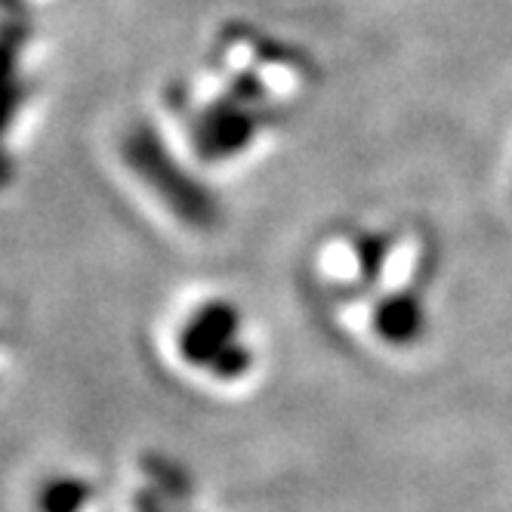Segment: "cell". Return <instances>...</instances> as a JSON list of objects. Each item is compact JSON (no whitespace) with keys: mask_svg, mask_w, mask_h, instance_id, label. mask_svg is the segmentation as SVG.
Wrapping results in <instances>:
<instances>
[{"mask_svg":"<svg viewBox=\"0 0 512 512\" xmlns=\"http://www.w3.org/2000/svg\"><path fill=\"white\" fill-rule=\"evenodd\" d=\"M22 34L7 28L0 31V142L13 130V121L25 99L22 81Z\"/></svg>","mask_w":512,"mask_h":512,"instance_id":"3","label":"cell"},{"mask_svg":"<svg viewBox=\"0 0 512 512\" xmlns=\"http://www.w3.org/2000/svg\"><path fill=\"white\" fill-rule=\"evenodd\" d=\"M238 321L235 312L226 306H204L198 309L186 331L179 337V352L192 364H207L210 371H219V377H232L247 361L241 346L235 343Z\"/></svg>","mask_w":512,"mask_h":512,"instance_id":"2","label":"cell"},{"mask_svg":"<svg viewBox=\"0 0 512 512\" xmlns=\"http://www.w3.org/2000/svg\"><path fill=\"white\" fill-rule=\"evenodd\" d=\"M124 158L139 173V179L145 182V186H149L152 192H158L161 204H167L176 216L189 219V223L198 229H204L213 219L210 195L201 186H195L186 170L176 167V161L164 149V142L152 130L136 127L133 133H127Z\"/></svg>","mask_w":512,"mask_h":512,"instance_id":"1","label":"cell"}]
</instances>
